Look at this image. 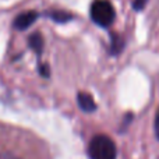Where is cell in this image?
Listing matches in <instances>:
<instances>
[{"mask_svg": "<svg viewBox=\"0 0 159 159\" xmlns=\"http://www.w3.org/2000/svg\"><path fill=\"white\" fill-rule=\"evenodd\" d=\"M0 159H53L49 145L24 127L0 120Z\"/></svg>", "mask_w": 159, "mask_h": 159, "instance_id": "1", "label": "cell"}, {"mask_svg": "<svg viewBox=\"0 0 159 159\" xmlns=\"http://www.w3.org/2000/svg\"><path fill=\"white\" fill-rule=\"evenodd\" d=\"M89 17L98 27L109 28L115 22L116 10L110 0H93L89 7Z\"/></svg>", "mask_w": 159, "mask_h": 159, "instance_id": "2", "label": "cell"}, {"mask_svg": "<svg viewBox=\"0 0 159 159\" xmlns=\"http://www.w3.org/2000/svg\"><path fill=\"white\" fill-rule=\"evenodd\" d=\"M89 159H116L117 151L116 145L110 137L105 134H98L89 141L88 145Z\"/></svg>", "mask_w": 159, "mask_h": 159, "instance_id": "3", "label": "cell"}, {"mask_svg": "<svg viewBox=\"0 0 159 159\" xmlns=\"http://www.w3.org/2000/svg\"><path fill=\"white\" fill-rule=\"evenodd\" d=\"M45 16L48 18L53 20L55 22H57V24H66V22L71 21L74 18V16L66 10H48L45 13Z\"/></svg>", "mask_w": 159, "mask_h": 159, "instance_id": "4", "label": "cell"}, {"mask_svg": "<svg viewBox=\"0 0 159 159\" xmlns=\"http://www.w3.org/2000/svg\"><path fill=\"white\" fill-rule=\"evenodd\" d=\"M77 102H78V106L81 110L87 113H91L96 109V103L95 101L92 99V96L87 92H78L77 95Z\"/></svg>", "mask_w": 159, "mask_h": 159, "instance_id": "5", "label": "cell"}, {"mask_svg": "<svg viewBox=\"0 0 159 159\" xmlns=\"http://www.w3.org/2000/svg\"><path fill=\"white\" fill-rule=\"evenodd\" d=\"M110 38H112V48H110V50H112L113 55H115V53H119L121 49H123L124 41L117 35V34H112Z\"/></svg>", "mask_w": 159, "mask_h": 159, "instance_id": "6", "label": "cell"}, {"mask_svg": "<svg viewBox=\"0 0 159 159\" xmlns=\"http://www.w3.org/2000/svg\"><path fill=\"white\" fill-rule=\"evenodd\" d=\"M147 3H148V0H131V7L134 11H143Z\"/></svg>", "mask_w": 159, "mask_h": 159, "instance_id": "7", "label": "cell"}, {"mask_svg": "<svg viewBox=\"0 0 159 159\" xmlns=\"http://www.w3.org/2000/svg\"><path fill=\"white\" fill-rule=\"evenodd\" d=\"M155 135H157V138L159 140V110L157 113V117H155Z\"/></svg>", "mask_w": 159, "mask_h": 159, "instance_id": "8", "label": "cell"}]
</instances>
